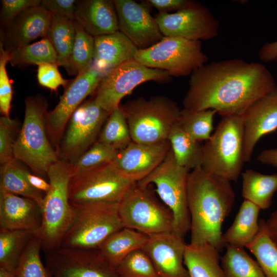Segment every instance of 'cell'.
<instances>
[{"instance_id":"obj_3","label":"cell","mask_w":277,"mask_h":277,"mask_svg":"<svg viewBox=\"0 0 277 277\" xmlns=\"http://www.w3.org/2000/svg\"><path fill=\"white\" fill-rule=\"evenodd\" d=\"M50 188L41 206L42 222L34 234L46 252L59 248L74 218L69 199V184L72 177L71 164L60 159L48 169Z\"/></svg>"},{"instance_id":"obj_36","label":"cell","mask_w":277,"mask_h":277,"mask_svg":"<svg viewBox=\"0 0 277 277\" xmlns=\"http://www.w3.org/2000/svg\"><path fill=\"white\" fill-rule=\"evenodd\" d=\"M265 222L259 221V231L246 247L255 256L265 277H277V246L270 239Z\"/></svg>"},{"instance_id":"obj_40","label":"cell","mask_w":277,"mask_h":277,"mask_svg":"<svg viewBox=\"0 0 277 277\" xmlns=\"http://www.w3.org/2000/svg\"><path fill=\"white\" fill-rule=\"evenodd\" d=\"M39 240L34 235L24 250L16 268L15 277H48L43 263Z\"/></svg>"},{"instance_id":"obj_6","label":"cell","mask_w":277,"mask_h":277,"mask_svg":"<svg viewBox=\"0 0 277 277\" xmlns=\"http://www.w3.org/2000/svg\"><path fill=\"white\" fill-rule=\"evenodd\" d=\"M132 141L154 144L168 140L177 123L181 110L177 104L164 95L130 100L121 106Z\"/></svg>"},{"instance_id":"obj_41","label":"cell","mask_w":277,"mask_h":277,"mask_svg":"<svg viewBox=\"0 0 277 277\" xmlns=\"http://www.w3.org/2000/svg\"><path fill=\"white\" fill-rule=\"evenodd\" d=\"M115 269L120 277H161L143 249L130 253Z\"/></svg>"},{"instance_id":"obj_37","label":"cell","mask_w":277,"mask_h":277,"mask_svg":"<svg viewBox=\"0 0 277 277\" xmlns=\"http://www.w3.org/2000/svg\"><path fill=\"white\" fill-rule=\"evenodd\" d=\"M74 23L75 37L67 71L70 75H77L92 65L94 38L75 21Z\"/></svg>"},{"instance_id":"obj_46","label":"cell","mask_w":277,"mask_h":277,"mask_svg":"<svg viewBox=\"0 0 277 277\" xmlns=\"http://www.w3.org/2000/svg\"><path fill=\"white\" fill-rule=\"evenodd\" d=\"M76 2L75 0H43L41 5L51 14L74 21Z\"/></svg>"},{"instance_id":"obj_44","label":"cell","mask_w":277,"mask_h":277,"mask_svg":"<svg viewBox=\"0 0 277 277\" xmlns=\"http://www.w3.org/2000/svg\"><path fill=\"white\" fill-rule=\"evenodd\" d=\"M57 63H44L38 65L37 78L40 85L52 91L62 86L65 88L70 81L64 78L60 73Z\"/></svg>"},{"instance_id":"obj_17","label":"cell","mask_w":277,"mask_h":277,"mask_svg":"<svg viewBox=\"0 0 277 277\" xmlns=\"http://www.w3.org/2000/svg\"><path fill=\"white\" fill-rule=\"evenodd\" d=\"M119 31L138 49L151 47L163 37L155 18L145 5L132 0H114Z\"/></svg>"},{"instance_id":"obj_31","label":"cell","mask_w":277,"mask_h":277,"mask_svg":"<svg viewBox=\"0 0 277 277\" xmlns=\"http://www.w3.org/2000/svg\"><path fill=\"white\" fill-rule=\"evenodd\" d=\"M15 159L1 166L0 191L31 199L42 206L45 193L33 188Z\"/></svg>"},{"instance_id":"obj_33","label":"cell","mask_w":277,"mask_h":277,"mask_svg":"<svg viewBox=\"0 0 277 277\" xmlns=\"http://www.w3.org/2000/svg\"><path fill=\"white\" fill-rule=\"evenodd\" d=\"M226 250L221 258L224 277H265L256 261L244 248L226 245Z\"/></svg>"},{"instance_id":"obj_19","label":"cell","mask_w":277,"mask_h":277,"mask_svg":"<svg viewBox=\"0 0 277 277\" xmlns=\"http://www.w3.org/2000/svg\"><path fill=\"white\" fill-rule=\"evenodd\" d=\"M186 245L172 231L148 236L143 249L161 277H190L184 263Z\"/></svg>"},{"instance_id":"obj_15","label":"cell","mask_w":277,"mask_h":277,"mask_svg":"<svg viewBox=\"0 0 277 277\" xmlns=\"http://www.w3.org/2000/svg\"><path fill=\"white\" fill-rule=\"evenodd\" d=\"M103 75L91 66L65 88L57 105L47 114V133L52 145L57 147L70 116L87 96L94 93Z\"/></svg>"},{"instance_id":"obj_11","label":"cell","mask_w":277,"mask_h":277,"mask_svg":"<svg viewBox=\"0 0 277 277\" xmlns=\"http://www.w3.org/2000/svg\"><path fill=\"white\" fill-rule=\"evenodd\" d=\"M136 183L122 176L112 163L78 175L69 184L71 206L99 203H120Z\"/></svg>"},{"instance_id":"obj_29","label":"cell","mask_w":277,"mask_h":277,"mask_svg":"<svg viewBox=\"0 0 277 277\" xmlns=\"http://www.w3.org/2000/svg\"><path fill=\"white\" fill-rule=\"evenodd\" d=\"M168 140L177 163L190 170L202 167L203 146L192 138L176 123Z\"/></svg>"},{"instance_id":"obj_48","label":"cell","mask_w":277,"mask_h":277,"mask_svg":"<svg viewBox=\"0 0 277 277\" xmlns=\"http://www.w3.org/2000/svg\"><path fill=\"white\" fill-rule=\"evenodd\" d=\"M22 172L29 184L34 188L41 192L47 193L50 189V184L38 175L30 173L22 168Z\"/></svg>"},{"instance_id":"obj_2","label":"cell","mask_w":277,"mask_h":277,"mask_svg":"<svg viewBox=\"0 0 277 277\" xmlns=\"http://www.w3.org/2000/svg\"><path fill=\"white\" fill-rule=\"evenodd\" d=\"M235 201L230 182L211 173L202 167L190 171L187 202L190 216V242L210 244L221 252L225 245L222 226Z\"/></svg>"},{"instance_id":"obj_50","label":"cell","mask_w":277,"mask_h":277,"mask_svg":"<svg viewBox=\"0 0 277 277\" xmlns=\"http://www.w3.org/2000/svg\"><path fill=\"white\" fill-rule=\"evenodd\" d=\"M256 159L262 164L277 168V148L262 150Z\"/></svg>"},{"instance_id":"obj_24","label":"cell","mask_w":277,"mask_h":277,"mask_svg":"<svg viewBox=\"0 0 277 277\" xmlns=\"http://www.w3.org/2000/svg\"><path fill=\"white\" fill-rule=\"evenodd\" d=\"M92 66L103 75L133 60L138 49L121 31L94 37Z\"/></svg>"},{"instance_id":"obj_1","label":"cell","mask_w":277,"mask_h":277,"mask_svg":"<svg viewBox=\"0 0 277 277\" xmlns=\"http://www.w3.org/2000/svg\"><path fill=\"white\" fill-rule=\"evenodd\" d=\"M277 86L264 65L241 59L205 64L190 76L184 108L211 109L222 117L242 115L255 100Z\"/></svg>"},{"instance_id":"obj_5","label":"cell","mask_w":277,"mask_h":277,"mask_svg":"<svg viewBox=\"0 0 277 277\" xmlns=\"http://www.w3.org/2000/svg\"><path fill=\"white\" fill-rule=\"evenodd\" d=\"M222 117L203 146L202 167L228 181H236L245 163L242 117L231 115Z\"/></svg>"},{"instance_id":"obj_45","label":"cell","mask_w":277,"mask_h":277,"mask_svg":"<svg viewBox=\"0 0 277 277\" xmlns=\"http://www.w3.org/2000/svg\"><path fill=\"white\" fill-rule=\"evenodd\" d=\"M1 23L6 27L21 13L30 8L40 5L39 0L1 1Z\"/></svg>"},{"instance_id":"obj_27","label":"cell","mask_w":277,"mask_h":277,"mask_svg":"<svg viewBox=\"0 0 277 277\" xmlns=\"http://www.w3.org/2000/svg\"><path fill=\"white\" fill-rule=\"evenodd\" d=\"M220 252L210 244H187L184 263L190 277H224Z\"/></svg>"},{"instance_id":"obj_22","label":"cell","mask_w":277,"mask_h":277,"mask_svg":"<svg viewBox=\"0 0 277 277\" xmlns=\"http://www.w3.org/2000/svg\"><path fill=\"white\" fill-rule=\"evenodd\" d=\"M74 21L93 37L119 31L113 1L85 0L76 2Z\"/></svg>"},{"instance_id":"obj_34","label":"cell","mask_w":277,"mask_h":277,"mask_svg":"<svg viewBox=\"0 0 277 277\" xmlns=\"http://www.w3.org/2000/svg\"><path fill=\"white\" fill-rule=\"evenodd\" d=\"M9 62L12 66L39 65L44 63H57V55L50 41L47 37L27 45L7 50Z\"/></svg>"},{"instance_id":"obj_35","label":"cell","mask_w":277,"mask_h":277,"mask_svg":"<svg viewBox=\"0 0 277 277\" xmlns=\"http://www.w3.org/2000/svg\"><path fill=\"white\" fill-rule=\"evenodd\" d=\"M97 141L118 152L132 142L128 125L121 106L109 114Z\"/></svg>"},{"instance_id":"obj_47","label":"cell","mask_w":277,"mask_h":277,"mask_svg":"<svg viewBox=\"0 0 277 277\" xmlns=\"http://www.w3.org/2000/svg\"><path fill=\"white\" fill-rule=\"evenodd\" d=\"M189 0H147L145 3L157 9L160 13H174L190 6Z\"/></svg>"},{"instance_id":"obj_42","label":"cell","mask_w":277,"mask_h":277,"mask_svg":"<svg viewBox=\"0 0 277 277\" xmlns=\"http://www.w3.org/2000/svg\"><path fill=\"white\" fill-rule=\"evenodd\" d=\"M9 62V51L0 43V110L4 116L10 117L13 90L6 69Z\"/></svg>"},{"instance_id":"obj_38","label":"cell","mask_w":277,"mask_h":277,"mask_svg":"<svg viewBox=\"0 0 277 277\" xmlns=\"http://www.w3.org/2000/svg\"><path fill=\"white\" fill-rule=\"evenodd\" d=\"M216 111L208 109L201 111L181 109L177 121L179 126L195 140H208L213 130V118Z\"/></svg>"},{"instance_id":"obj_26","label":"cell","mask_w":277,"mask_h":277,"mask_svg":"<svg viewBox=\"0 0 277 277\" xmlns=\"http://www.w3.org/2000/svg\"><path fill=\"white\" fill-rule=\"evenodd\" d=\"M148 236L123 227L110 235L97 248L103 258L115 268L133 251L143 249Z\"/></svg>"},{"instance_id":"obj_14","label":"cell","mask_w":277,"mask_h":277,"mask_svg":"<svg viewBox=\"0 0 277 277\" xmlns=\"http://www.w3.org/2000/svg\"><path fill=\"white\" fill-rule=\"evenodd\" d=\"M48 277H120L97 249L60 247L46 252Z\"/></svg>"},{"instance_id":"obj_49","label":"cell","mask_w":277,"mask_h":277,"mask_svg":"<svg viewBox=\"0 0 277 277\" xmlns=\"http://www.w3.org/2000/svg\"><path fill=\"white\" fill-rule=\"evenodd\" d=\"M259 56L264 62L277 60V41L265 43L260 49Z\"/></svg>"},{"instance_id":"obj_21","label":"cell","mask_w":277,"mask_h":277,"mask_svg":"<svg viewBox=\"0 0 277 277\" xmlns=\"http://www.w3.org/2000/svg\"><path fill=\"white\" fill-rule=\"evenodd\" d=\"M42 222V208L36 202L0 191V229L26 230L35 234Z\"/></svg>"},{"instance_id":"obj_52","label":"cell","mask_w":277,"mask_h":277,"mask_svg":"<svg viewBox=\"0 0 277 277\" xmlns=\"http://www.w3.org/2000/svg\"><path fill=\"white\" fill-rule=\"evenodd\" d=\"M15 273L0 268V277H15Z\"/></svg>"},{"instance_id":"obj_28","label":"cell","mask_w":277,"mask_h":277,"mask_svg":"<svg viewBox=\"0 0 277 277\" xmlns=\"http://www.w3.org/2000/svg\"><path fill=\"white\" fill-rule=\"evenodd\" d=\"M242 174V195L244 200L258 206L261 209H268L277 190V174H266L247 169Z\"/></svg>"},{"instance_id":"obj_18","label":"cell","mask_w":277,"mask_h":277,"mask_svg":"<svg viewBox=\"0 0 277 277\" xmlns=\"http://www.w3.org/2000/svg\"><path fill=\"white\" fill-rule=\"evenodd\" d=\"M170 149L168 140L154 144L132 141L118 153L112 164L122 176L137 183L162 163Z\"/></svg>"},{"instance_id":"obj_7","label":"cell","mask_w":277,"mask_h":277,"mask_svg":"<svg viewBox=\"0 0 277 277\" xmlns=\"http://www.w3.org/2000/svg\"><path fill=\"white\" fill-rule=\"evenodd\" d=\"M119 203H99L72 206L74 218L61 247L97 249L110 235L123 228Z\"/></svg>"},{"instance_id":"obj_16","label":"cell","mask_w":277,"mask_h":277,"mask_svg":"<svg viewBox=\"0 0 277 277\" xmlns=\"http://www.w3.org/2000/svg\"><path fill=\"white\" fill-rule=\"evenodd\" d=\"M155 18L164 36L201 41L213 39L218 35L217 19L206 7L195 2L174 13L159 12Z\"/></svg>"},{"instance_id":"obj_25","label":"cell","mask_w":277,"mask_h":277,"mask_svg":"<svg viewBox=\"0 0 277 277\" xmlns=\"http://www.w3.org/2000/svg\"><path fill=\"white\" fill-rule=\"evenodd\" d=\"M261 209L244 200L230 227L222 235L224 245L244 248L250 243L260 229L259 214Z\"/></svg>"},{"instance_id":"obj_32","label":"cell","mask_w":277,"mask_h":277,"mask_svg":"<svg viewBox=\"0 0 277 277\" xmlns=\"http://www.w3.org/2000/svg\"><path fill=\"white\" fill-rule=\"evenodd\" d=\"M34 235L26 230L0 229V268L15 272L19 260Z\"/></svg>"},{"instance_id":"obj_12","label":"cell","mask_w":277,"mask_h":277,"mask_svg":"<svg viewBox=\"0 0 277 277\" xmlns=\"http://www.w3.org/2000/svg\"><path fill=\"white\" fill-rule=\"evenodd\" d=\"M171 80L167 72L147 67L133 59L105 73L94 92V98L110 114L120 106L121 101L140 84L151 81L167 82Z\"/></svg>"},{"instance_id":"obj_43","label":"cell","mask_w":277,"mask_h":277,"mask_svg":"<svg viewBox=\"0 0 277 277\" xmlns=\"http://www.w3.org/2000/svg\"><path fill=\"white\" fill-rule=\"evenodd\" d=\"M16 122L10 117L3 115L0 118V163L2 166L14 159V135Z\"/></svg>"},{"instance_id":"obj_39","label":"cell","mask_w":277,"mask_h":277,"mask_svg":"<svg viewBox=\"0 0 277 277\" xmlns=\"http://www.w3.org/2000/svg\"><path fill=\"white\" fill-rule=\"evenodd\" d=\"M118 152L97 141L71 164L72 177L112 163Z\"/></svg>"},{"instance_id":"obj_4","label":"cell","mask_w":277,"mask_h":277,"mask_svg":"<svg viewBox=\"0 0 277 277\" xmlns=\"http://www.w3.org/2000/svg\"><path fill=\"white\" fill-rule=\"evenodd\" d=\"M47 107L42 97H26L23 124L13 148L14 158L38 176L47 175L50 167L60 159L48 135Z\"/></svg>"},{"instance_id":"obj_8","label":"cell","mask_w":277,"mask_h":277,"mask_svg":"<svg viewBox=\"0 0 277 277\" xmlns=\"http://www.w3.org/2000/svg\"><path fill=\"white\" fill-rule=\"evenodd\" d=\"M190 171L177 163L170 149L162 163L146 177L136 183L144 187L152 184L155 185L159 197L172 213L173 232L184 239L190 229L187 202Z\"/></svg>"},{"instance_id":"obj_9","label":"cell","mask_w":277,"mask_h":277,"mask_svg":"<svg viewBox=\"0 0 277 277\" xmlns=\"http://www.w3.org/2000/svg\"><path fill=\"white\" fill-rule=\"evenodd\" d=\"M134 59L154 69L164 70L174 76L191 75L208 61L201 41L163 36L151 47L138 49Z\"/></svg>"},{"instance_id":"obj_30","label":"cell","mask_w":277,"mask_h":277,"mask_svg":"<svg viewBox=\"0 0 277 277\" xmlns=\"http://www.w3.org/2000/svg\"><path fill=\"white\" fill-rule=\"evenodd\" d=\"M52 16L46 37L55 50L57 64L67 70L75 37L74 21L53 14Z\"/></svg>"},{"instance_id":"obj_10","label":"cell","mask_w":277,"mask_h":277,"mask_svg":"<svg viewBox=\"0 0 277 277\" xmlns=\"http://www.w3.org/2000/svg\"><path fill=\"white\" fill-rule=\"evenodd\" d=\"M118 214L124 227L148 236L173 231V217L170 209L161 204L147 187L136 183L119 203Z\"/></svg>"},{"instance_id":"obj_23","label":"cell","mask_w":277,"mask_h":277,"mask_svg":"<svg viewBox=\"0 0 277 277\" xmlns=\"http://www.w3.org/2000/svg\"><path fill=\"white\" fill-rule=\"evenodd\" d=\"M51 13L41 5L23 11L7 26L6 41L10 50L24 46L38 37H46L52 21Z\"/></svg>"},{"instance_id":"obj_13","label":"cell","mask_w":277,"mask_h":277,"mask_svg":"<svg viewBox=\"0 0 277 277\" xmlns=\"http://www.w3.org/2000/svg\"><path fill=\"white\" fill-rule=\"evenodd\" d=\"M109 114L94 98L82 103L70 116L56 152L73 164L95 142Z\"/></svg>"},{"instance_id":"obj_51","label":"cell","mask_w":277,"mask_h":277,"mask_svg":"<svg viewBox=\"0 0 277 277\" xmlns=\"http://www.w3.org/2000/svg\"><path fill=\"white\" fill-rule=\"evenodd\" d=\"M265 226L270 239L277 246V209L265 221Z\"/></svg>"},{"instance_id":"obj_20","label":"cell","mask_w":277,"mask_h":277,"mask_svg":"<svg viewBox=\"0 0 277 277\" xmlns=\"http://www.w3.org/2000/svg\"><path fill=\"white\" fill-rule=\"evenodd\" d=\"M242 117L244 132V161L248 163L260 139L277 129V86L253 102Z\"/></svg>"}]
</instances>
